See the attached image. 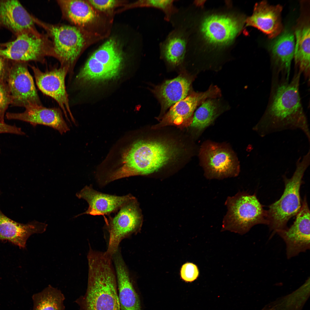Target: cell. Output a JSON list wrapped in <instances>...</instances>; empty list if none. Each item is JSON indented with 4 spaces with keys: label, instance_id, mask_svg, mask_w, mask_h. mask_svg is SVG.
<instances>
[{
    "label": "cell",
    "instance_id": "cell-1",
    "mask_svg": "<svg viewBox=\"0 0 310 310\" xmlns=\"http://www.w3.org/2000/svg\"><path fill=\"white\" fill-rule=\"evenodd\" d=\"M175 140L159 137H139L128 141L120 148L110 169L111 182L156 172L177 161L183 149Z\"/></svg>",
    "mask_w": 310,
    "mask_h": 310
},
{
    "label": "cell",
    "instance_id": "cell-2",
    "mask_svg": "<svg viewBox=\"0 0 310 310\" xmlns=\"http://www.w3.org/2000/svg\"><path fill=\"white\" fill-rule=\"evenodd\" d=\"M300 75L299 72L289 83H282L276 88L266 112L253 128L260 136L286 130L299 129L305 134L310 144L309 128L299 92Z\"/></svg>",
    "mask_w": 310,
    "mask_h": 310
},
{
    "label": "cell",
    "instance_id": "cell-3",
    "mask_svg": "<svg viewBox=\"0 0 310 310\" xmlns=\"http://www.w3.org/2000/svg\"><path fill=\"white\" fill-rule=\"evenodd\" d=\"M85 294L75 301L78 310H121L112 258L104 252L90 250Z\"/></svg>",
    "mask_w": 310,
    "mask_h": 310
},
{
    "label": "cell",
    "instance_id": "cell-4",
    "mask_svg": "<svg viewBox=\"0 0 310 310\" xmlns=\"http://www.w3.org/2000/svg\"><path fill=\"white\" fill-rule=\"evenodd\" d=\"M296 164L292 177L290 179L284 177L285 189L282 196L267 211L268 225L274 233L286 229L288 220L300 210V189L304 173L310 165V150L299 158Z\"/></svg>",
    "mask_w": 310,
    "mask_h": 310
},
{
    "label": "cell",
    "instance_id": "cell-5",
    "mask_svg": "<svg viewBox=\"0 0 310 310\" xmlns=\"http://www.w3.org/2000/svg\"><path fill=\"white\" fill-rule=\"evenodd\" d=\"M33 18L35 24L44 30L51 40L54 57L71 71L87 44L85 29L71 25L50 24Z\"/></svg>",
    "mask_w": 310,
    "mask_h": 310
},
{
    "label": "cell",
    "instance_id": "cell-6",
    "mask_svg": "<svg viewBox=\"0 0 310 310\" xmlns=\"http://www.w3.org/2000/svg\"><path fill=\"white\" fill-rule=\"evenodd\" d=\"M225 204L227 211L223 220L222 231L243 235L256 224L268 225L267 211L255 194L238 192L233 196L228 197Z\"/></svg>",
    "mask_w": 310,
    "mask_h": 310
},
{
    "label": "cell",
    "instance_id": "cell-7",
    "mask_svg": "<svg viewBox=\"0 0 310 310\" xmlns=\"http://www.w3.org/2000/svg\"><path fill=\"white\" fill-rule=\"evenodd\" d=\"M123 53L115 40H108L90 56L76 76L85 84L116 78L123 66Z\"/></svg>",
    "mask_w": 310,
    "mask_h": 310
},
{
    "label": "cell",
    "instance_id": "cell-8",
    "mask_svg": "<svg viewBox=\"0 0 310 310\" xmlns=\"http://www.w3.org/2000/svg\"><path fill=\"white\" fill-rule=\"evenodd\" d=\"M5 46L0 49V55L12 61L44 63L46 57L54 56L53 43L48 36L39 32L22 33Z\"/></svg>",
    "mask_w": 310,
    "mask_h": 310
},
{
    "label": "cell",
    "instance_id": "cell-9",
    "mask_svg": "<svg viewBox=\"0 0 310 310\" xmlns=\"http://www.w3.org/2000/svg\"><path fill=\"white\" fill-rule=\"evenodd\" d=\"M117 213L106 221L109 234L106 253L112 257L119 249L121 242L138 228L142 216L137 203L134 197L124 204Z\"/></svg>",
    "mask_w": 310,
    "mask_h": 310
},
{
    "label": "cell",
    "instance_id": "cell-10",
    "mask_svg": "<svg viewBox=\"0 0 310 310\" xmlns=\"http://www.w3.org/2000/svg\"><path fill=\"white\" fill-rule=\"evenodd\" d=\"M27 65L26 62L10 61L6 81L13 106L41 105Z\"/></svg>",
    "mask_w": 310,
    "mask_h": 310
},
{
    "label": "cell",
    "instance_id": "cell-11",
    "mask_svg": "<svg viewBox=\"0 0 310 310\" xmlns=\"http://www.w3.org/2000/svg\"><path fill=\"white\" fill-rule=\"evenodd\" d=\"M200 154L207 178L221 179L239 174V168L237 159L227 147L208 143L202 148Z\"/></svg>",
    "mask_w": 310,
    "mask_h": 310
},
{
    "label": "cell",
    "instance_id": "cell-12",
    "mask_svg": "<svg viewBox=\"0 0 310 310\" xmlns=\"http://www.w3.org/2000/svg\"><path fill=\"white\" fill-rule=\"evenodd\" d=\"M221 95L220 89L213 85H211L204 92L193 93L171 106L160 122L152 128L156 129L175 125L183 128L189 126L192 121L194 111L198 106L208 99L217 98Z\"/></svg>",
    "mask_w": 310,
    "mask_h": 310
},
{
    "label": "cell",
    "instance_id": "cell-13",
    "mask_svg": "<svg viewBox=\"0 0 310 310\" xmlns=\"http://www.w3.org/2000/svg\"><path fill=\"white\" fill-rule=\"evenodd\" d=\"M34 73L36 82L40 90L44 94L51 97L58 103L67 119L70 121L68 113L72 121L75 119L69 106L68 95L66 91L65 79L69 71L67 66L54 67L43 72L35 66L29 65Z\"/></svg>",
    "mask_w": 310,
    "mask_h": 310
},
{
    "label": "cell",
    "instance_id": "cell-14",
    "mask_svg": "<svg viewBox=\"0 0 310 310\" xmlns=\"http://www.w3.org/2000/svg\"><path fill=\"white\" fill-rule=\"evenodd\" d=\"M295 221L289 228L277 233L284 241L289 259L310 248V210L305 196Z\"/></svg>",
    "mask_w": 310,
    "mask_h": 310
},
{
    "label": "cell",
    "instance_id": "cell-15",
    "mask_svg": "<svg viewBox=\"0 0 310 310\" xmlns=\"http://www.w3.org/2000/svg\"><path fill=\"white\" fill-rule=\"evenodd\" d=\"M244 20L232 16L212 15L206 18L201 31L208 42L218 45L231 41L242 28Z\"/></svg>",
    "mask_w": 310,
    "mask_h": 310
},
{
    "label": "cell",
    "instance_id": "cell-16",
    "mask_svg": "<svg viewBox=\"0 0 310 310\" xmlns=\"http://www.w3.org/2000/svg\"><path fill=\"white\" fill-rule=\"evenodd\" d=\"M25 108V111L22 113H7L5 115L7 119L27 122L34 127L38 125L49 127L61 134L70 130L59 108H47L38 104H32Z\"/></svg>",
    "mask_w": 310,
    "mask_h": 310
},
{
    "label": "cell",
    "instance_id": "cell-17",
    "mask_svg": "<svg viewBox=\"0 0 310 310\" xmlns=\"http://www.w3.org/2000/svg\"><path fill=\"white\" fill-rule=\"evenodd\" d=\"M33 16L16 0H0V28H5L16 36L22 33L38 32Z\"/></svg>",
    "mask_w": 310,
    "mask_h": 310
},
{
    "label": "cell",
    "instance_id": "cell-18",
    "mask_svg": "<svg viewBox=\"0 0 310 310\" xmlns=\"http://www.w3.org/2000/svg\"><path fill=\"white\" fill-rule=\"evenodd\" d=\"M79 199L87 201L88 207L85 212L74 218L84 214L93 216L108 215L118 210L124 204L134 197L128 194L122 196L111 195L98 191L91 186H86L76 194Z\"/></svg>",
    "mask_w": 310,
    "mask_h": 310
},
{
    "label": "cell",
    "instance_id": "cell-19",
    "mask_svg": "<svg viewBox=\"0 0 310 310\" xmlns=\"http://www.w3.org/2000/svg\"><path fill=\"white\" fill-rule=\"evenodd\" d=\"M280 5L269 4L266 1L256 3L252 15L246 20V25L256 28L271 38L279 35L282 30Z\"/></svg>",
    "mask_w": 310,
    "mask_h": 310
},
{
    "label": "cell",
    "instance_id": "cell-20",
    "mask_svg": "<svg viewBox=\"0 0 310 310\" xmlns=\"http://www.w3.org/2000/svg\"><path fill=\"white\" fill-rule=\"evenodd\" d=\"M112 259L115 272L121 310H141L140 300L119 249Z\"/></svg>",
    "mask_w": 310,
    "mask_h": 310
},
{
    "label": "cell",
    "instance_id": "cell-21",
    "mask_svg": "<svg viewBox=\"0 0 310 310\" xmlns=\"http://www.w3.org/2000/svg\"><path fill=\"white\" fill-rule=\"evenodd\" d=\"M191 80L185 76L180 75L167 80L156 87L153 92L160 101L162 111L164 112L176 103L186 97L190 90Z\"/></svg>",
    "mask_w": 310,
    "mask_h": 310
},
{
    "label": "cell",
    "instance_id": "cell-22",
    "mask_svg": "<svg viewBox=\"0 0 310 310\" xmlns=\"http://www.w3.org/2000/svg\"><path fill=\"white\" fill-rule=\"evenodd\" d=\"M57 2L62 18L71 25L85 29L96 16L95 11L88 1L59 0Z\"/></svg>",
    "mask_w": 310,
    "mask_h": 310
},
{
    "label": "cell",
    "instance_id": "cell-23",
    "mask_svg": "<svg viewBox=\"0 0 310 310\" xmlns=\"http://www.w3.org/2000/svg\"><path fill=\"white\" fill-rule=\"evenodd\" d=\"M270 45V50L275 64L285 71L288 79L294 57L295 38L290 30L286 29L276 37Z\"/></svg>",
    "mask_w": 310,
    "mask_h": 310
},
{
    "label": "cell",
    "instance_id": "cell-24",
    "mask_svg": "<svg viewBox=\"0 0 310 310\" xmlns=\"http://www.w3.org/2000/svg\"><path fill=\"white\" fill-rule=\"evenodd\" d=\"M187 44L186 33L184 29L174 30L160 44L161 55L170 65L178 66L184 60Z\"/></svg>",
    "mask_w": 310,
    "mask_h": 310
},
{
    "label": "cell",
    "instance_id": "cell-25",
    "mask_svg": "<svg viewBox=\"0 0 310 310\" xmlns=\"http://www.w3.org/2000/svg\"><path fill=\"white\" fill-rule=\"evenodd\" d=\"M294 57L295 65L307 78L310 74V23L308 18L300 20L296 28Z\"/></svg>",
    "mask_w": 310,
    "mask_h": 310
},
{
    "label": "cell",
    "instance_id": "cell-26",
    "mask_svg": "<svg viewBox=\"0 0 310 310\" xmlns=\"http://www.w3.org/2000/svg\"><path fill=\"white\" fill-rule=\"evenodd\" d=\"M65 299L60 290L49 285L33 295L32 310H64Z\"/></svg>",
    "mask_w": 310,
    "mask_h": 310
},
{
    "label": "cell",
    "instance_id": "cell-27",
    "mask_svg": "<svg viewBox=\"0 0 310 310\" xmlns=\"http://www.w3.org/2000/svg\"><path fill=\"white\" fill-rule=\"evenodd\" d=\"M216 99H208L200 105L194 113L190 126L200 131L213 122L221 111L220 104Z\"/></svg>",
    "mask_w": 310,
    "mask_h": 310
},
{
    "label": "cell",
    "instance_id": "cell-28",
    "mask_svg": "<svg viewBox=\"0 0 310 310\" xmlns=\"http://www.w3.org/2000/svg\"><path fill=\"white\" fill-rule=\"evenodd\" d=\"M309 283L305 282L295 292L287 296L281 298L285 305L284 306V307L278 300L267 305L263 310H284V309H286V310H294L286 307L293 308L301 310L309 297Z\"/></svg>",
    "mask_w": 310,
    "mask_h": 310
},
{
    "label": "cell",
    "instance_id": "cell-29",
    "mask_svg": "<svg viewBox=\"0 0 310 310\" xmlns=\"http://www.w3.org/2000/svg\"><path fill=\"white\" fill-rule=\"evenodd\" d=\"M175 1L173 0H140L129 4L124 9L139 7L156 8L163 12L165 20L168 21L178 11L174 4Z\"/></svg>",
    "mask_w": 310,
    "mask_h": 310
},
{
    "label": "cell",
    "instance_id": "cell-30",
    "mask_svg": "<svg viewBox=\"0 0 310 310\" xmlns=\"http://www.w3.org/2000/svg\"><path fill=\"white\" fill-rule=\"evenodd\" d=\"M11 99L6 81L0 80V122L4 123L5 111Z\"/></svg>",
    "mask_w": 310,
    "mask_h": 310
},
{
    "label": "cell",
    "instance_id": "cell-31",
    "mask_svg": "<svg viewBox=\"0 0 310 310\" xmlns=\"http://www.w3.org/2000/svg\"><path fill=\"white\" fill-rule=\"evenodd\" d=\"M180 273L182 279L187 282L195 280L199 275L197 266L191 263H187L183 264L181 268Z\"/></svg>",
    "mask_w": 310,
    "mask_h": 310
},
{
    "label": "cell",
    "instance_id": "cell-32",
    "mask_svg": "<svg viewBox=\"0 0 310 310\" xmlns=\"http://www.w3.org/2000/svg\"><path fill=\"white\" fill-rule=\"evenodd\" d=\"M90 4L96 9L101 11H105L112 9L115 7L123 4L124 2L121 1L88 0Z\"/></svg>",
    "mask_w": 310,
    "mask_h": 310
},
{
    "label": "cell",
    "instance_id": "cell-33",
    "mask_svg": "<svg viewBox=\"0 0 310 310\" xmlns=\"http://www.w3.org/2000/svg\"><path fill=\"white\" fill-rule=\"evenodd\" d=\"M9 133L18 135H24L25 133L21 128L15 125H11L4 123L0 122V133Z\"/></svg>",
    "mask_w": 310,
    "mask_h": 310
},
{
    "label": "cell",
    "instance_id": "cell-34",
    "mask_svg": "<svg viewBox=\"0 0 310 310\" xmlns=\"http://www.w3.org/2000/svg\"><path fill=\"white\" fill-rule=\"evenodd\" d=\"M10 61L0 55V80H6Z\"/></svg>",
    "mask_w": 310,
    "mask_h": 310
},
{
    "label": "cell",
    "instance_id": "cell-35",
    "mask_svg": "<svg viewBox=\"0 0 310 310\" xmlns=\"http://www.w3.org/2000/svg\"></svg>",
    "mask_w": 310,
    "mask_h": 310
}]
</instances>
